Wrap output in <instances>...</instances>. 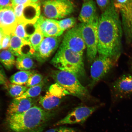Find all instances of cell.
<instances>
[{"label": "cell", "instance_id": "6da1fadb", "mask_svg": "<svg viewBox=\"0 0 132 132\" xmlns=\"http://www.w3.org/2000/svg\"><path fill=\"white\" fill-rule=\"evenodd\" d=\"M123 32L118 12L113 0L100 17L98 26L99 56L119 57Z\"/></svg>", "mask_w": 132, "mask_h": 132}, {"label": "cell", "instance_id": "7a4b0ae2", "mask_svg": "<svg viewBox=\"0 0 132 132\" xmlns=\"http://www.w3.org/2000/svg\"><path fill=\"white\" fill-rule=\"evenodd\" d=\"M54 115L35 105L24 113L7 117L6 125L11 132H42Z\"/></svg>", "mask_w": 132, "mask_h": 132}, {"label": "cell", "instance_id": "3957f363", "mask_svg": "<svg viewBox=\"0 0 132 132\" xmlns=\"http://www.w3.org/2000/svg\"><path fill=\"white\" fill-rule=\"evenodd\" d=\"M50 62L58 70L70 72L79 79L85 77L83 55L61 44Z\"/></svg>", "mask_w": 132, "mask_h": 132}, {"label": "cell", "instance_id": "277c9868", "mask_svg": "<svg viewBox=\"0 0 132 132\" xmlns=\"http://www.w3.org/2000/svg\"><path fill=\"white\" fill-rule=\"evenodd\" d=\"M51 76L56 83L68 93L81 100L90 98L89 93L75 75L69 72L59 70L53 71Z\"/></svg>", "mask_w": 132, "mask_h": 132}, {"label": "cell", "instance_id": "5b68a950", "mask_svg": "<svg viewBox=\"0 0 132 132\" xmlns=\"http://www.w3.org/2000/svg\"><path fill=\"white\" fill-rule=\"evenodd\" d=\"M99 18L98 15L89 22L80 23L82 35L86 46L87 60L90 63L95 60L98 53Z\"/></svg>", "mask_w": 132, "mask_h": 132}, {"label": "cell", "instance_id": "8992f818", "mask_svg": "<svg viewBox=\"0 0 132 132\" xmlns=\"http://www.w3.org/2000/svg\"><path fill=\"white\" fill-rule=\"evenodd\" d=\"M44 16L48 19H65L74 11V5L69 0H46L43 3Z\"/></svg>", "mask_w": 132, "mask_h": 132}, {"label": "cell", "instance_id": "52a82bcc", "mask_svg": "<svg viewBox=\"0 0 132 132\" xmlns=\"http://www.w3.org/2000/svg\"><path fill=\"white\" fill-rule=\"evenodd\" d=\"M119 57L99 56L93 61L90 68V82L89 85L92 88L103 79L115 66Z\"/></svg>", "mask_w": 132, "mask_h": 132}, {"label": "cell", "instance_id": "ba28073f", "mask_svg": "<svg viewBox=\"0 0 132 132\" xmlns=\"http://www.w3.org/2000/svg\"><path fill=\"white\" fill-rule=\"evenodd\" d=\"M98 105L88 106L81 105L74 108L63 118L55 123V126L75 124L82 125L94 112L98 109Z\"/></svg>", "mask_w": 132, "mask_h": 132}, {"label": "cell", "instance_id": "9c48e42d", "mask_svg": "<svg viewBox=\"0 0 132 132\" xmlns=\"http://www.w3.org/2000/svg\"><path fill=\"white\" fill-rule=\"evenodd\" d=\"M67 95H68L67 92L56 83L51 86L45 95L40 97L39 103L44 110L52 112L59 107L62 98Z\"/></svg>", "mask_w": 132, "mask_h": 132}, {"label": "cell", "instance_id": "30bf717a", "mask_svg": "<svg viewBox=\"0 0 132 132\" xmlns=\"http://www.w3.org/2000/svg\"><path fill=\"white\" fill-rule=\"evenodd\" d=\"M61 44L74 52L83 55L86 46L82 35L80 24L76 25L66 32Z\"/></svg>", "mask_w": 132, "mask_h": 132}, {"label": "cell", "instance_id": "8fae6325", "mask_svg": "<svg viewBox=\"0 0 132 132\" xmlns=\"http://www.w3.org/2000/svg\"><path fill=\"white\" fill-rule=\"evenodd\" d=\"M62 40L61 36L44 37L33 57L41 63L45 62L58 48Z\"/></svg>", "mask_w": 132, "mask_h": 132}, {"label": "cell", "instance_id": "7c38bea8", "mask_svg": "<svg viewBox=\"0 0 132 132\" xmlns=\"http://www.w3.org/2000/svg\"><path fill=\"white\" fill-rule=\"evenodd\" d=\"M120 12L121 22L125 40L127 43H132V0L125 4L115 7Z\"/></svg>", "mask_w": 132, "mask_h": 132}, {"label": "cell", "instance_id": "4fadbf2b", "mask_svg": "<svg viewBox=\"0 0 132 132\" xmlns=\"http://www.w3.org/2000/svg\"><path fill=\"white\" fill-rule=\"evenodd\" d=\"M18 21L12 7L0 9V27L5 35L14 34Z\"/></svg>", "mask_w": 132, "mask_h": 132}, {"label": "cell", "instance_id": "5bb4252c", "mask_svg": "<svg viewBox=\"0 0 132 132\" xmlns=\"http://www.w3.org/2000/svg\"><path fill=\"white\" fill-rule=\"evenodd\" d=\"M115 98L118 100L126 98L132 93V76L123 75L118 78L112 85Z\"/></svg>", "mask_w": 132, "mask_h": 132}, {"label": "cell", "instance_id": "9a60e30c", "mask_svg": "<svg viewBox=\"0 0 132 132\" xmlns=\"http://www.w3.org/2000/svg\"><path fill=\"white\" fill-rule=\"evenodd\" d=\"M36 25L44 37H60L64 32L59 26V21L48 19L43 15L40 16Z\"/></svg>", "mask_w": 132, "mask_h": 132}, {"label": "cell", "instance_id": "2e32d148", "mask_svg": "<svg viewBox=\"0 0 132 132\" xmlns=\"http://www.w3.org/2000/svg\"><path fill=\"white\" fill-rule=\"evenodd\" d=\"M35 104L34 100L31 98L19 100L15 98L8 106L7 112V117L24 113L35 106Z\"/></svg>", "mask_w": 132, "mask_h": 132}, {"label": "cell", "instance_id": "e0dca14e", "mask_svg": "<svg viewBox=\"0 0 132 132\" xmlns=\"http://www.w3.org/2000/svg\"><path fill=\"white\" fill-rule=\"evenodd\" d=\"M39 4L30 3L25 5L23 11V23L35 24L40 16Z\"/></svg>", "mask_w": 132, "mask_h": 132}, {"label": "cell", "instance_id": "ac0fdd59", "mask_svg": "<svg viewBox=\"0 0 132 132\" xmlns=\"http://www.w3.org/2000/svg\"><path fill=\"white\" fill-rule=\"evenodd\" d=\"M97 16V7L95 2L93 0H89L84 2L78 16V20L81 23L89 22Z\"/></svg>", "mask_w": 132, "mask_h": 132}, {"label": "cell", "instance_id": "d6986e66", "mask_svg": "<svg viewBox=\"0 0 132 132\" xmlns=\"http://www.w3.org/2000/svg\"><path fill=\"white\" fill-rule=\"evenodd\" d=\"M34 72L30 70H21L13 74L10 79L11 83L23 85H26L30 77Z\"/></svg>", "mask_w": 132, "mask_h": 132}, {"label": "cell", "instance_id": "ffe728a7", "mask_svg": "<svg viewBox=\"0 0 132 132\" xmlns=\"http://www.w3.org/2000/svg\"><path fill=\"white\" fill-rule=\"evenodd\" d=\"M0 62L6 69H12L15 64L14 55L9 50H4L0 52Z\"/></svg>", "mask_w": 132, "mask_h": 132}, {"label": "cell", "instance_id": "44dd1931", "mask_svg": "<svg viewBox=\"0 0 132 132\" xmlns=\"http://www.w3.org/2000/svg\"><path fill=\"white\" fill-rule=\"evenodd\" d=\"M32 56H21L18 57L16 59V67L18 70H29L34 65Z\"/></svg>", "mask_w": 132, "mask_h": 132}, {"label": "cell", "instance_id": "7402d4cb", "mask_svg": "<svg viewBox=\"0 0 132 132\" xmlns=\"http://www.w3.org/2000/svg\"><path fill=\"white\" fill-rule=\"evenodd\" d=\"M10 44L9 49L14 56H20V50L21 47L26 41L14 35H11Z\"/></svg>", "mask_w": 132, "mask_h": 132}, {"label": "cell", "instance_id": "603a6c76", "mask_svg": "<svg viewBox=\"0 0 132 132\" xmlns=\"http://www.w3.org/2000/svg\"><path fill=\"white\" fill-rule=\"evenodd\" d=\"M44 84V82L43 81L39 85L29 87L21 96L15 98L19 100L23 98H32L38 96L40 94Z\"/></svg>", "mask_w": 132, "mask_h": 132}, {"label": "cell", "instance_id": "cb8c5ba5", "mask_svg": "<svg viewBox=\"0 0 132 132\" xmlns=\"http://www.w3.org/2000/svg\"><path fill=\"white\" fill-rule=\"evenodd\" d=\"M8 87V92L13 97L17 98L22 95L28 89L26 86L11 83Z\"/></svg>", "mask_w": 132, "mask_h": 132}, {"label": "cell", "instance_id": "d4e9b609", "mask_svg": "<svg viewBox=\"0 0 132 132\" xmlns=\"http://www.w3.org/2000/svg\"><path fill=\"white\" fill-rule=\"evenodd\" d=\"M44 37V35L40 29L37 28L35 32L31 36L29 39V42L35 52L37 50Z\"/></svg>", "mask_w": 132, "mask_h": 132}, {"label": "cell", "instance_id": "484cf974", "mask_svg": "<svg viewBox=\"0 0 132 132\" xmlns=\"http://www.w3.org/2000/svg\"><path fill=\"white\" fill-rule=\"evenodd\" d=\"M76 22L77 19L74 17L66 18L59 21V26L64 32L73 27L76 26Z\"/></svg>", "mask_w": 132, "mask_h": 132}, {"label": "cell", "instance_id": "4316f807", "mask_svg": "<svg viewBox=\"0 0 132 132\" xmlns=\"http://www.w3.org/2000/svg\"><path fill=\"white\" fill-rule=\"evenodd\" d=\"M12 34L14 35L23 40L29 42L30 37L26 34L23 23H18L14 34Z\"/></svg>", "mask_w": 132, "mask_h": 132}, {"label": "cell", "instance_id": "83f0119b", "mask_svg": "<svg viewBox=\"0 0 132 132\" xmlns=\"http://www.w3.org/2000/svg\"><path fill=\"white\" fill-rule=\"evenodd\" d=\"M43 76L39 73H34L31 76L26 84V86L30 87L39 85L43 81Z\"/></svg>", "mask_w": 132, "mask_h": 132}, {"label": "cell", "instance_id": "f1b7e54d", "mask_svg": "<svg viewBox=\"0 0 132 132\" xmlns=\"http://www.w3.org/2000/svg\"><path fill=\"white\" fill-rule=\"evenodd\" d=\"M26 4H19L13 7L18 23H23V11Z\"/></svg>", "mask_w": 132, "mask_h": 132}, {"label": "cell", "instance_id": "f546056e", "mask_svg": "<svg viewBox=\"0 0 132 132\" xmlns=\"http://www.w3.org/2000/svg\"><path fill=\"white\" fill-rule=\"evenodd\" d=\"M44 132H78L75 128L64 126L51 129Z\"/></svg>", "mask_w": 132, "mask_h": 132}, {"label": "cell", "instance_id": "4dcf8cb0", "mask_svg": "<svg viewBox=\"0 0 132 132\" xmlns=\"http://www.w3.org/2000/svg\"><path fill=\"white\" fill-rule=\"evenodd\" d=\"M11 35L4 34L1 42L2 48L4 50L9 49L10 44Z\"/></svg>", "mask_w": 132, "mask_h": 132}, {"label": "cell", "instance_id": "1f68e13d", "mask_svg": "<svg viewBox=\"0 0 132 132\" xmlns=\"http://www.w3.org/2000/svg\"><path fill=\"white\" fill-rule=\"evenodd\" d=\"M97 5L102 11H105L111 3V0H96Z\"/></svg>", "mask_w": 132, "mask_h": 132}, {"label": "cell", "instance_id": "d6a6232c", "mask_svg": "<svg viewBox=\"0 0 132 132\" xmlns=\"http://www.w3.org/2000/svg\"><path fill=\"white\" fill-rule=\"evenodd\" d=\"M10 7H13L12 0H0V9Z\"/></svg>", "mask_w": 132, "mask_h": 132}, {"label": "cell", "instance_id": "836d02e7", "mask_svg": "<svg viewBox=\"0 0 132 132\" xmlns=\"http://www.w3.org/2000/svg\"><path fill=\"white\" fill-rule=\"evenodd\" d=\"M7 79L4 70L0 65V85H6Z\"/></svg>", "mask_w": 132, "mask_h": 132}, {"label": "cell", "instance_id": "e575fe53", "mask_svg": "<svg viewBox=\"0 0 132 132\" xmlns=\"http://www.w3.org/2000/svg\"><path fill=\"white\" fill-rule=\"evenodd\" d=\"M13 7L18 5L30 3V0H12Z\"/></svg>", "mask_w": 132, "mask_h": 132}, {"label": "cell", "instance_id": "d590c367", "mask_svg": "<svg viewBox=\"0 0 132 132\" xmlns=\"http://www.w3.org/2000/svg\"><path fill=\"white\" fill-rule=\"evenodd\" d=\"M129 66L130 70L131 71L132 76V56L130 57L129 61Z\"/></svg>", "mask_w": 132, "mask_h": 132}, {"label": "cell", "instance_id": "8d00e7d4", "mask_svg": "<svg viewBox=\"0 0 132 132\" xmlns=\"http://www.w3.org/2000/svg\"><path fill=\"white\" fill-rule=\"evenodd\" d=\"M4 34V33L2 31H0V44H1L2 40V39Z\"/></svg>", "mask_w": 132, "mask_h": 132}, {"label": "cell", "instance_id": "74e56055", "mask_svg": "<svg viewBox=\"0 0 132 132\" xmlns=\"http://www.w3.org/2000/svg\"><path fill=\"white\" fill-rule=\"evenodd\" d=\"M39 0H30L31 3L38 4Z\"/></svg>", "mask_w": 132, "mask_h": 132}, {"label": "cell", "instance_id": "f35d334b", "mask_svg": "<svg viewBox=\"0 0 132 132\" xmlns=\"http://www.w3.org/2000/svg\"><path fill=\"white\" fill-rule=\"evenodd\" d=\"M82 1H84V2H85L87 1H89V0H82Z\"/></svg>", "mask_w": 132, "mask_h": 132}, {"label": "cell", "instance_id": "ab89813d", "mask_svg": "<svg viewBox=\"0 0 132 132\" xmlns=\"http://www.w3.org/2000/svg\"><path fill=\"white\" fill-rule=\"evenodd\" d=\"M2 31V30H1V27H0V31Z\"/></svg>", "mask_w": 132, "mask_h": 132}]
</instances>
